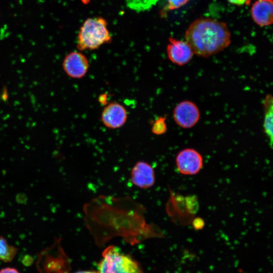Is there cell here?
<instances>
[{
	"mask_svg": "<svg viewBox=\"0 0 273 273\" xmlns=\"http://www.w3.org/2000/svg\"><path fill=\"white\" fill-rule=\"evenodd\" d=\"M112 40L108 23L103 17L87 19L80 28L77 48L80 51L95 50Z\"/></svg>",
	"mask_w": 273,
	"mask_h": 273,
	"instance_id": "obj_3",
	"label": "cell"
},
{
	"mask_svg": "<svg viewBox=\"0 0 273 273\" xmlns=\"http://www.w3.org/2000/svg\"><path fill=\"white\" fill-rule=\"evenodd\" d=\"M125 107L118 102H111L103 108L101 120L103 125L109 129H118L126 123L128 115Z\"/></svg>",
	"mask_w": 273,
	"mask_h": 273,
	"instance_id": "obj_8",
	"label": "cell"
},
{
	"mask_svg": "<svg viewBox=\"0 0 273 273\" xmlns=\"http://www.w3.org/2000/svg\"><path fill=\"white\" fill-rule=\"evenodd\" d=\"M264 118L263 127L265 134L268 138L270 146L272 142V114L273 97L271 94H267L263 103Z\"/></svg>",
	"mask_w": 273,
	"mask_h": 273,
	"instance_id": "obj_12",
	"label": "cell"
},
{
	"mask_svg": "<svg viewBox=\"0 0 273 273\" xmlns=\"http://www.w3.org/2000/svg\"><path fill=\"white\" fill-rule=\"evenodd\" d=\"M90 1L91 0H81L82 3L84 5L88 4L90 2Z\"/></svg>",
	"mask_w": 273,
	"mask_h": 273,
	"instance_id": "obj_22",
	"label": "cell"
},
{
	"mask_svg": "<svg viewBox=\"0 0 273 273\" xmlns=\"http://www.w3.org/2000/svg\"><path fill=\"white\" fill-rule=\"evenodd\" d=\"M185 37L194 54L204 58L223 51L231 43V34L226 24L209 18L193 22Z\"/></svg>",
	"mask_w": 273,
	"mask_h": 273,
	"instance_id": "obj_2",
	"label": "cell"
},
{
	"mask_svg": "<svg viewBox=\"0 0 273 273\" xmlns=\"http://www.w3.org/2000/svg\"><path fill=\"white\" fill-rule=\"evenodd\" d=\"M167 129L166 117L164 116H160L157 118L153 123L151 128L152 132L157 135L164 134Z\"/></svg>",
	"mask_w": 273,
	"mask_h": 273,
	"instance_id": "obj_15",
	"label": "cell"
},
{
	"mask_svg": "<svg viewBox=\"0 0 273 273\" xmlns=\"http://www.w3.org/2000/svg\"><path fill=\"white\" fill-rule=\"evenodd\" d=\"M130 180L137 187L149 189L153 186L155 183L154 170L148 163L143 161H138L131 170Z\"/></svg>",
	"mask_w": 273,
	"mask_h": 273,
	"instance_id": "obj_9",
	"label": "cell"
},
{
	"mask_svg": "<svg viewBox=\"0 0 273 273\" xmlns=\"http://www.w3.org/2000/svg\"><path fill=\"white\" fill-rule=\"evenodd\" d=\"M272 0H258L253 5L251 13L255 22L261 26H268L273 21Z\"/></svg>",
	"mask_w": 273,
	"mask_h": 273,
	"instance_id": "obj_11",
	"label": "cell"
},
{
	"mask_svg": "<svg viewBox=\"0 0 273 273\" xmlns=\"http://www.w3.org/2000/svg\"><path fill=\"white\" fill-rule=\"evenodd\" d=\"M192 225L195 229L201 230L204 226V221L201 218L197 217L193 220Z\"/></svg>",
	"mask_w": 273,
	"mask_h": 273,
	"instance_id": "obj_17",
	"label": "cell"
},
{
	"mask_svg": "<svg viewBox=\"0 0 273 273\" xmlns=\"http://www.w3.org/2000/svg\"><path fill=\"white\" fill-rule=\"evenodd\" d=\"M169 43L166 47L169 60L178 66L188 64L192 59L194 53L189 44L186 42L169 38Z\"/></svg>",
	"mask_w": 273,
	"mask_h": 273,
	"instance_id": "obj_10",
	"label": "cell"
},
{
	"mask_svg": "<svg viewBox=\"0 0 273 273\" xmlns=\"http://www.w3.org/2000/svg\"><path fill=\"white\" fill-rule=\"evenodd\" d=\"M106 96L105 95H102L99 97V101L104 104V102L106 101Z\"/></svg>",
	"mask_w": 273,
	"mask_h": 273,
	"instance_id": "obj_20",
	"label": "cell"
},
{
	"mask_svg": "<svg viewBox=\"0 0 273 273\" xmlns=\"http://www.w3.org/2000/svg\"><path fill=\"white\" fill-rule=\"evenodd\" d=\"M63 69L70 77L80 79L86 74L89 69L88 59L79 51H72L64 58L62 63Z\"/></svg>",
	"mask_w": 273,
	"mask_h": 273,
	"instance_id": "obj_7",
	"label": "cell"
},
{
	"mask_svg": "<svg viewBox=\"0 0 273 273\" xmlns=\"http://www.w3.org/2000/svg\"><path fill=\"white\" fill-rule=\"evenodd\" d=\"M73 273H98L93 271H78Z\"/></svg>",
	"mask_w": 273,
	"mask_h": 273,
	"instance_id": "obj_21",
	"label": "cell"
},
{
	"mask_svg": "<svg viewBox=\"0 0 273 273\" xmlns=\"http://www.w3.org/2000/svg\"><path fill=\"white\" fill-rule=\"evenodd\" d=\"M18 249L9 244L7 240L0 236V260L5 262L12 261L15 257Z\"/></svg>",
	"mask_w": 273,
	"mask_h": 273,
	"instance_id": "obj_13",
	"label": "cell"
},
{
	"mask_svg": "<svg viewBox=\"0 0 273 273\" xmlns=\"http://www.w3.org/2000/svg\"><path fill=\"white\" fill-rule=\"evenodd\" d=\"M173 117L178 126L188 129L194 127L198 122L200 112L195 103L191 101L185 100L179 102L175 107Z\"/></svg>",
	"mask_w": 273,
	"mask_h": 273,
	"instance_id": "obj_5",
	"label": "cell"
},
{
	"mask_svg": "<svg viewBox=\"0 0 273 273\" xmlns=\"http://www.w3.org/2000/svg\"><path fill=\"white\" fill-rule=\"evenodd\" d=\"M158 0H125L127 7L137 12L145 11L151 9Z\"/></svg>",
	"mask_w": 273,
	"mask_h": 273,
	"instance_id": "obj_14",
	"label": "cell"
},
{
	"mask_svg": "<svg viewBox=\"0 0 273 273\" xmlns=\"http://www.w3.org/2000/svg\"><path fill=\"white\" fill-rule=\"evenodd\" d=\"M176 168L179 173L192 175L198 173L203 165L201 154L193 148L179 151L175 158Z\"/></svg>",
	"mask_w": 273,
	"mask_h": 273,
	"instance_id": "obj_6",
	"label": "cell"
},
{
	"mask_svg": "<svg viewBox=\"0 0 273 273\" xmlns=\"http://www.w3.org/2000/svg\"><path fill=\"white\" fill-rule=\"evenodd\" d=\"M230 3L236 5H243L244 4H248L251 0H226Z\"/></svg>",
	"mask_w": 273,
	"mask_h": 273,
	"instance_id": "obj_18",
	"label": "cell"
},
{
	"mask_svg": "<svg viewBox=\"0 0 273 273\" xmlns=\"http://www.w3.org/2000/svg\"><path fill=\"white\" fill-rule=\"evenodd\" d=\"M0 273H20L19 271L15 268L6 267L0 270Z\"/></svg>",
	"mask_w": 273,
	"mask_h": 273,
	"instance_id": "obj_19",
	"label": "cell"
},
{
	"mask_svg": "<svg viewBox=\"0 0 273 273\" xmlns=\"http://www.w3.org/2000/svg\"><path fill=\"white\" fill-rule=\"evenodd\" d=\"M83 210L86 226L98 245L114 237L132 245L163 237L157 226L146 223L145 207L128 196L100 195L86 203Z\"/></svg>",
	"mask_w": 273,
	"mask_h": 273,
	"instance_id": "obj_1",
	"label": "cell"
},
{
	"mask_svg": "<svg viewBox=\"0 0 273 273\" xmlns=\"http://www.w3.org/2000/svg\"><path fill=\"white\" fill-rule=\"evenodd\" d=\"M102 257L98 273H143L138 263L117 247H107L103 251Z\"/></svg>",
	"mask_w": 273,
	"mask_h": 273,
	"instance_id": "obj_4",
	"label": "cell"
},
{
	"mask_svg": "<svg viewBox=\"0 0 273 273\" xmlns=\"http://www.w3.org/2000/svg\"><path fill=\"white\" fill-rule=\"evenodd\" d=\"M189 0H167V10L178 9L186 4Z\"/></svg>",
	"mask_w": 273,
	"mask_h": 273,
	"instance_id": "obj_16",
	"label": "cell"
}]
</instances>
